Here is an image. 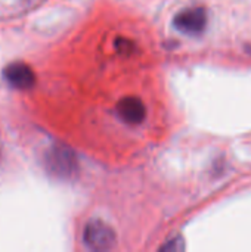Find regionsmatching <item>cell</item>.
I'll list each match as a JSON object with an SVG mask.
<instances>
[{"label":"cell","mask_w":251,"mask_h":252,"mask_svg":"<svg viewBox=\"0 0 251 252\" xmlns=\"http://www.w3.org/2000/svg\"><path fill=\"white\" fill-rule=\"evenodd\" d=\"M46 170L56 179H72L78 171L75 154L67 146H53L44 157Z\"/></svg>","instance_id":"6da1fadb"},{"label":"cell","mask_w":251,"mask_h":252,"mask_svg":"<svg viewBox=\"0 0 251 252\" xmlns=\"http://www.w3.org/2000/svg\"><path fill=\"white\" fill-rule=\"evenodd\" d=\"M83 241L93 251H108L115 244V233L104 221L93 220L84 227Z\"/></svg>","instance_id":"7a4b0ae2"},{"label":"cell","mask_w":251,"mask_h":252,"mask_svg":"<svg viewBox=\"0 0 251 252\" xmlns=\"http://www.w3.org/2000/svg\"><path fill=\"white\" fill-rule=\"evenodd\" d=\"M173 24L183 34L198 35L207 27V12L203 7H188L175 16Z\"/></svg>","instance_id":"3957f363"},{"label":"cell","mask_w":251,"mask_h":252,"mask_svg":"<svg viewBox=\"0 0 251 252\" xmlns=\"http://www.w3.org/2000/svg\"><path fill=\"white\" fill-rule=\"evenodd\" d=\"M6 83L18 90H28L36 84V74L30 65L24 62H12L3 69Z\"/></svg>","instance_id":"277c9868"},{"label":"cell","mask_w":251,"mask_h":252,"mask_svg":"<svg viewBox=\"0 0 251 252\" xmlns=\"http://www.w3.org/2000/svg\"><path fill=\"white\" fill-rule=\"evenodd\" d=\"M117 114L118 117L130 126H138L141 124L145 117H146V108L143 102L139 97L135 96H127L121 99L117 105Z\"/></svg>","instance_id":"5b68a950"}]
</instances>
